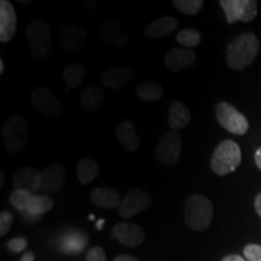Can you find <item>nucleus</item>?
Here are the masks:
<instances>
[{"mask_svg":"<svg viewBox=\"0 0 261 261\" xmlns=\"http://www.w3.org/2000/svg\"><path fill=\"white\" fill-rule=\"evenodd\" d=\"M259 40L253 33H243L232 39L226 51V63L234 70L249 67L259 54Z\"/></svg>","mask_w":261,"mask_h":261,"instance_id":"1","label":"nucleus"},{"mask_svg":"<svg viewBox=\"0 0 261 261\" xmlns=\"http://www.w3.org/2000/svg\"><path fill=\"white\" fill-rule=\"evenodd\" d=\"M213 204L203 195H191L185 202L184 220L189 228L201 232L210 227L213 220Z\"/></svg>","mask_w":261,"mask_h":261,"instance_id":"2","label":"nucleus"},{"mask_svg":"<svg viewBox=\"0 0 261 261\" xmlns=\"http://www.w3.org/2000/svg\"><path fill=\"white\" fill-rule=\"evenodd\" d=\"M5 151L9 155H18L27 148L28 121L22 115H12L3 126Z\"/></svg>","mask_w":261,"mask_h":261,"instance_id":"3","label":"nucleus"},{"mask_svg":"<svg viewBox=\"0 0 261 261\" xmlns=\"http://www.w3.org/2000/svg\"><path fill=\"white\" fill-rule=\"evenodd\" d=\"M25 38L33 57L37 60H44L52 54L54 40L51 28L42 19H34L28 24L25 29Z\"/></svg>","mask_w":261,"mask_h":261,"instance_id":"4","label":"nucleus"},{"mask_svg":"<svg viewBox=\"0 0 261 261\" xmlns=\"http://www.w3.org/2000/svg\"><path fill=\"white\" fill-rule=\"evenodd\" d=\"M242 162L241 148L231 139L223 140L214 150L211 160V168L215 174L226 175L237 169Z\"/></svg>","mask_w":261,"mask_h":261,"instance_id":"5","label":"nucleus"},{"mask_svg":"<svg viewBox=\"0 0 261 261\" xmlns=\"http://www.w3.org/2000/svg\"><path fill=\"white\" fill-rule=\"evenodd\" d=\"M215 115H217L220 125L232 135L243 136L249 128V122H248L247 117L238 112L233 106L226 102L217 104Z\"/></svg>","mask_w":261,"mask_h":261,"instance_id":"6","label":"nucleus"},{"mask_svg":"<svg viewBox=\"0 0 261 261\" xmlns=\"http://www.w3.org/2000/svg\"><path fill=\"white\" fill-rule=\"evenodd\" d=\"M156 160L162 166L175 165L181 156V137L178 130H168L160 139L155 150Z\"/></svg>","mask_w":261,"mask_h":261,"instance_id":"7","label":"nucleus"},{"mask_svg":"<svg viewBox=\"0 0 261 261\" xmlns=\"http://www.w3.org/2000/svg\"><path fill=\"white\" fill-rule=\"evenodd\" d=\"M228 24L236 22H250L257 15V3L254 0H220Z\"/></svg>","mask_w":261,"mask_h":261,"instance_id":"8","label":"nucleus"},{"mask_svg":"<svg viewBox=\"0 0 261 261\" xmlns=\"http://www.w3.org/2000/svg\"><path fill=\"white\" fill-rule=\"evenodd\" d=\"M33 106L38 112L48 117H60L63 114V106L56 94L44 86L35 87L32 93Z\"/></svg>","mask_w":261,"mask_h":261,"instance_id":"9","label":"nucleus"},{"mask_svg":"<svg viewBox=\"0 0 261 261\" xmlns=\"http://www.w3.org/2000/svg\"><path fill=\"white\" fill-rule=\"evenodd\" d=\"M151 204L152 197L148 192L139 190V189H130L126 192L125 197L122 198L119 214L123 219H129L140 212L148 210Z\"/></svg>","mask_w":261,"mask_h":261,"instance_id":"10","label":"nucleus"},{"mask_svg":"<svg viewBox=\"0 0 261 261\" xmlns=\"http://www.w3.org/2000/svg\"><path fill=\"white\" fill-rule=\"evenodd\" d=\"M41 188L40 191L44 194H55L63 188L67 179L65 167L60 162L48 165L41 171Z\"/></svg>","mask_w":261,"mask_h":261,"instance_id":"11","label":"nucleus"},{"mask_svg":"<svg viewBox=\"0 0 261 261\" xmlns=\"http://www.w3.org/2000/svg\"><path fill=\"white\" fill-rule=\"evenodd\" d=\"M163 62L171 73H180L194 67L196 63V52L190 48L173 47L166 52Z\"/></svg>","mask_w":261,"mask_h":261,"instance_id":"12","label":"nucleus"},{"mask_svg":"<svg viewBox=\"0 0 261 261\" xmlns=\"http://www.w3.org/2000/svg\"><path fill=\"white\" fill-rule=\"evenodd\" d=\"M100 37L107 45L112 47H126L129 42V35L116 18L104 19L100 27Z\"/></svg>","mask_w":261,"mask_h":261,"instance_id":"13","label":"nucleus"},{"mask_svg":"<svg viewBox=\"0 0 261 261\" xmlns=\"http://www.w3.org/2000/svg\"><path fill=\"white\" fill-rule=\"evenodd\" d=\"M136 77V71L133 68L125 67H114L102 73L99 80L104 87L109 90H120L128 85Z\"/></svg>","mask_w":261,"mask_h":261,"instance_id":"14","label":"nucleus"},{"mask_svg":"<svg viewBox=\"0 0 261 261\" xmlns=\"http://www.w3.org/2000/svg\"><path fill=\"white\" fill-rule=\"evenodd\" d=\"M17 32V15L9 0L0 2V41L3 44L11 40Z\"/></svg>","mask_w":261,"mask_h":261,"instance_id":"15","label":"nucleus"},{"mask_svg":"<svg viewBox=\"0 0 261 261\" xmlns=\"http://www.w3.org/2000/svg\"><path fill=\"white\" fill-rule=\"evenodd\" d=\"M113 234L120 243L129 248L139 246L145 240L144 230L132 223L116 224L113 228Z\"/></svg>","mask_w":261,"mask_h":261,"instance_id":"16","label":"nucleus"},{"mask_svg":"<svg viewBox=\"0 0 261 261\" xmlns=\"http://www.w3.org/2000/svg\"><path fill=\"white\" fill-rule=\"evenodd\" d=\"M41 179V171L37 168L23 167L15 173L12 184L15 190H24L34 195L35 192L40 191Z\"/></svg>","mask_w":261,"mask_h":261,"instance_id":"17","label":"nucleus"},{"mask_svg":"<svg viewBox=\"0 0 261 261\" xmlns=\"http://www.w3.org/2000/svg\"><path fill=\"white\" fill-rule=\"evenodd\" d=\"M87 39L86 32L77 24L67 23L61 28L60 42L62 47L68 51H79Z\"/></svg>","mask_w":261,"mask_h":261,"instance_id":"18","label":"nucleus"},{"mask_svg":"<svg viewBox=\"0 0 261 261\" xmlns=\"http://www.w3.org/2000/svg\"><path fill=\"white\" fill-rule=\"evenodd\" d=\"M116 140L127 152H135L140 145V139L137 133L135 123L130 120H123L117 125L115 130Z\"/></svg>","mask_w":261,"mask_h":261,"instance_id":"19","label":"nucleus"},{"mask_svg":"<svg viewBox=\"0 0 261 261\" xmlns=\"http://www.w3.org/2000/svg\"><path fill=\"white\" fill-rule=\"evenodd\" d=\"M179 27V21L173 16H163L146 25L144 34L148 39H162L174 33Z\"/></svg>","mask_w":261,"mask_h":261,"instance_id":"20","label":"nucleus"},{"mask_svg":"<svg viewBox=\"0 0 261 261\" xmlns=\"http://www.w3.org/2000/svg\"><path fill=\"white\" fill-rule=\"evenodd\" d=\"M91 201L94 205L104 210H115L120 208L122 198L115 189L112 188H96L90 195Z\"/></svg>","mask_w":261,"mask_h":261,"instance_id":"21","label":"nucleus"},{"mask_svg":"<svg viewBox=\"0 0 261 261\" xmlns=\"http://www.w3.org/2000/svg\"><path fill=\"white\" fill-rule=\"evenodd\" d=\"M89 237L86 232L81 231H68L60 238L58 249L65 254H77L81 253L87 246Z\"/></svg>","mask_w":261,"mask_h":261,"instance_id":"22","label":"nucleus"},{"mask_svg":"<svg viewBox=\"0 0 261 261\" xmlns=\"http://www.w3.org/2000/svg\"><path fill=\"white\" fill-rule=\"evenodd\" d=\"M104 100H106V93L99 86L86 87L80 94V106L87 113L99 110L104 104Z\"/></svg>","mask_w":261,"mask_h":261,"instance_id":"23","label":"nucleus"},{"mask_svg":"<svg viewBox=\"0 0 261 261\" xmlns=\"http://www.w3.org/2000/svg\"><path fill=\"white\" fill-rule=\"evenodd\" d=\"M191 121V114L184 103L173 102L168 110V126L172 130L185 128Z\"/></svg>","mask_w":261,"mask_h":261,"instance_id":"24","label":"nucleus"},{"mask_svg":"<svg viewBox=\"0 0 261 261\" xmlns=\"http://www.w3.org/2000/svg\"><path fill=\"white\" fill-rule=\"evenodd\" d=\"M100 174L99 163L96 160L90 158H84L77 162L76 175L80 184L87 185L93 180H96L98 175Z\"/></svg>","mask_w":261,"mask_h":261,"instance_id":"25","label":"nucleus"},{"mask_svg":"<svg viewBox=\"0 0 261 261\" xmlns=\"http://www.w3.org/2000/svg\"><path fill=\"white\" fill-rule=\"evenodd\" d=\"M54 207V200L47 195H32L25 205V211L33 217H40Z\"/></svg>","mask_w":261,"mask_h":261,"instance_id":"26","label":"nucleus"},{"mask_svg":"<svg viewBox=\"0 0 261 261\" xmlns=\"http://www.w3.org/2000/svg\"><path fill=\"white\" fill-rule=\"evenodd\" d=\"M136 93L139 99L144 102H155L163 97L162 86L156 81H144L136 87Z\"/></svg>","mask_w":261,"mask_h":261,"instance_id":"27","label":"nucleus"},{"mask_svg":"<svg viewBox=\"0 0 261 261\" xmlns=\"http://www.w3.org/2000/svg\"><path fill=\"white\" fill-rule=\"evenodd\" d=\"M86 69L79 63H70L63 69L64 83L69 89H77L86 79Z\"/></svg>","mask_w":261,"mask_h":261,"instance_id":"28","label":"nucleus"},{"mask_svg":"<svg viewBox=\"0 0 261 261\" xmlns=\"http://www.w3.org/2000/svg\"><path fill=\"white\" fill-rule=\"evenodd\" d=\"M175 40L181 46H184V48H192L200 45L202 40V34L197 29L187 28L182 29V31H180L175 35Z\"/></svg>","mask_w":261,"mask_h":261,"instance_id":"29","label":"nucleus"},{"mask_svg":"<svg viewBox=\"0 0 261 261\" xmlns=\"http://www.w3.org/2000/svg\"><path fill=\"white\" fill-rule=\"evenodd\" d=\"M172 4L181 14L195 16L198 14L204 3L202 0H173Z\"/></svg>","mask_w":261,"mask_h":261,"instance_id":"30","label":"nucleus"},{"mask_svg":"<svg viewBox=\"0 0 261 261\" xmlns=\"http://www.w3.org/2000/svg\"><path fill=\"white\" fill-rule=\"evenodd\" d=\"M33 194L24 190H15L10 195V203L16 210L19 212L25 211V205H27V202Z\"/></svg>","mask_w":261,"mask_h":261,"instance_id":"31","label":"nucleus"},{"mask_svg":"<svg viewBox=\"0 0 261 261\" xmlns=\"http://www.w3.org/2000/svg\"><path fill=\"white\" fill-rule=\"evenodd\" d=\"M244 259L247 261H261V246L248 244L243 249Z\"/></svg>","mask_w":261,"mask_h":261,"instance_id":"32","label":"nucleus"},{"mask_svg":"<svg viewBox=\"0 0 261 261\" xmlns=\"http://www.w3.org/2000/svg\"><path fill=\"white\" fill-rule=\"evenodd\" d=\"M12 221H14V215L11 212L3 211L0 213V236H5L9 232Z\"/></svg>","mask_w":261,"mask_h":261,"instance_id":"33","label":"nucleus"},{"mask_svg":"<svg viewBox=\"0 0 261 261\" xmlns=\"http://www.w3.org/2000/svg\"><path fill=\"white\" fill-rule=\"evenodd\" d=\"M28 242L24 237H15L8 242V249L12 253H21L27 248Z\"/></svg>","mask_w":261,"mask_h":261,"instance_id":"34","label":"nucleus"},{"mask_svg":"<svg viewBox=\"0 0 261 261\" xmlns=\"http://www.w3.org/2000/svg\"><path fill=\"white\" fill-rule=\"evenodd\" d=\"M86 261H107L106 252L102 247H93L86 254Z\"/></svg>","mask_w":261,"mask_h":261,"instance_id":"35","label":"nucleus"},{"mask_svg":"<svg viewBox=\"0 0 261 261\" xmlns=\"http://www.w3.org/2000/svg\"><path fill=\"white\" fill-rule=\"evenodd\" d=\"M114 261H140L137 259L136 256L133 255H128V254H122V255H119L115 257V260Z\"/></svg>","mask_w":261,"mask_h":261,"instance_id":"36","label":"nucleus"},{"mask_svg":"<svg viewBox=\"0 0 261 261\" xmlns=\"http://www.w3.org/2000/svg\"><path fill=\"white\" fill-rule=\"evenodd\" d=\"M254 205H255L256 213L259 214V217L261 218V192L255 197V202H254Z\"/></svg>","mask_w":261,"mask_h":261,"instance_id":"37","label":"nucleus"},{"mask_svg":"<svg viewBox=\"0 0 261 261\" xmlns=\"http://www.w3.org/2000/svg\"><path fill=\"white\" fill-rule=\"evenodd\" d=\"M221 261H247V260L240 255H227L225 256Z\"/></svg>","mask_w":261,"mask_h":261,"instance_id":"38","label":"nucleus"},{"mask_svg":"<svg viewBox=\"0 0 261 261\" xmlns=\"http://www.w3.org/2000/svg\"><path fill=\"white\" fill-rule=\"evenodd\" d=\"M254 160H255L256 166L259 167V169H261V148H259L255 151V155H254Z\"/></svg>","mask_w":261,"mask_h":261,"instance_id":"39","label":"nucleus"},{"mask_svg":"<svg viewBox=\"0 0 261 261\" xmlns=\"http://www.w3.org/2000/svg\"><path fill=\"white\" fill-rule=\"evenodd\" d=\"M21 261H35V256H34V254H33L32 252H27V253H24V255L22 256Z\"/></svg>","mask_w":261,"mask_h":261,"instance_id":"40","label":"nucleus"},{"mask_svg":"<svg viewBox=\"0 0 261 261\" xmlns=\"http://www.w3.org/2000/svg\"><path fill=\"white\" fill-rule=\"evenodd\" d=\"M4 181H5V173L4 172H0V187L3 188V185H4Z\"/></svg>","mask_w":261,"mask_h":261,"instance_id":"41","label":"nucleus"},{"mask_svg":"<svg viewBox=\"0 0 261 261\" xmlns=\"http://www.w3.org/2000/svg\"><path fill=\"white\" fill-rule=\"evenodd\" d=\"M103 225H104V220L100 219V220L97 223V228H98V230H102Z\"/></svg>","mask_w":261,"mask_h":261,"instance_id":"42","label":"nucleus"},{"mask_svg":"<svg viewBox=\"0 0 261 261\" xmlns=\"http://www.w3.org/2000/svg\"><path fill=\"white\" fill-rule=\"evenodd\" d=\"M4 73V61L0 60V74Z\"/></svg>","mask_w":261,"mask_h":261,"instance_id":"43","label":"nucleus"}]
</instances>
